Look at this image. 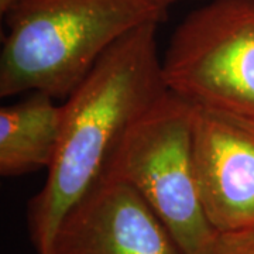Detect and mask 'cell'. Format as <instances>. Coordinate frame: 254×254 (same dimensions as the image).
I'll use <instances>...</instances> for the list:
<instances>
[{"label": "cell", "instance_id": "6da1fadb", "mask_svg": "<svg viewBox=\"0 0 254 254\" xmlns=\"http://www.w3.org/2000/svg\"><path fill=\"white\" fill-rule=\"evenodd\" d=\"M158 21H147L110 47L65 99L63 126L46 184L28 205L38 254H53L57 230L103 174L131 125L164 92Z\"/></svg>", "mask_w": 254, "mask_h": 254}, {"label": "cell", "instance_id": "7a4b0ae2", "mask_svg": "<svg viewBox=\"0 0 254 254\" xmlns=\"http://www.w3.org/2000/svg\"><path fill=\"white\" fill-rule=\"evenodd\" d=\"M165 16L147 0H18L4 16L0 96L66 99L120 37Z\"/></svg>", "mask_w": 254, "mask_h": 254}, {"label": "cell", "instance_id": "3957f363", "mask_svg": "<svg viewBox=\"0 0 254 254\" xmlns=\"http://www.w3.org/2000/svg\"><path fill=\"white\" fill-rule=\"evenodd\" d=\"M193 112L190 102L164 92L127 130L103 171L144 198L185 254H198L216 233L196 181Z\"/></svg>", "mask_w": 254, "mask_h": 254}, {"label": "cell", "instance_id": "277c9868", "mask_svg": "<svg viewBox=\"0 0 254 254\" xmlns=\"http://www.w3.org/2000/svg\"><path fill=\"white\" fill-rule=\"evenodd\" d=\"M167 91L254 122V0H212L175 30L161 60Z\"/></svg>", "mask_w": 254, "mask_h": 254}, {"label": "cell", "instance_id": "5b68a950", "mask_svg": "<svg viewBox=\"0 0 254 254\" xmlns=\"http://www.w3.org/2000/svg\"><path fill=\"white\" fill-rule=\"evenodd\" d=\"M53 254H185L130 184L102 174L66 213Z\"/></svg>", "mask_w": 254, "mask_h": 254}, {"label": "cell", "instance_id": "8992f818", "mask_svg": "<svg viewBox=\"0 0 254 254\" xmlns=\"http://www.w3.org/2000/svg\"><path fill=\"white\" fill-rule=\"evenodd\" d=\"M193 108L195 171L209 223L216 232L254 226V122Z\"/></svg>", "mask_w": 254, "mask_h": 254}, {"label": "cell", "instance_id": "52a82bcc", "mask_svg": "<svg viewBox=\"0 0 254 254\" xmlns=\"http://www.w3.org/2000/svg\"><path fill=\"white\" fill-rule=\"evenodd\" d=\"M63 126V105L43 92L0 109V174L18 177L50 168Z\"/></svg>", "mask_w": 254, "mask_h": 254}, {"label": "cell", "instance_id": "ba28073f", "mask_svg": "<svg viewBox=\"0 0 254 254\" xmlns=\"http://www.w3.org/2000/svg\"><path fill=\"white\" fill-rule=\"evenodd\" d=\"M198 254H254V226L216 232Z\"/></svg>", "mask_w": 254, "mask_h": 254}, {"label": "cell", "instance_id": "9c48e42d", "mask_svg": "<svg viewBox=\"0 0 254 254\" xmlns=\"http://www.w3.org/2000/svg\"><path fill=\"white\" fill-rule=\"evenodd\" d=\"M148 3H151L153 6L158 7V9L167 10L173 3H177V1H181V0H147Z\"/></svg>", "mask_w": 254, "mask_h": 254}, {"label": "cell", "instance_id": "30bf717a", "mask_svg": "<svg viewBox=\"0 0 254 254\" xmlns=\"http://www.w3.org/2000/svg\"><path fill=\"white\" fill-rule=\"evenodd\" d=\"M18 0H0V14L4 17L6 16V13L9 11L16 3H17Z\"/></svg>", "mask_w": 254, "mask_h": 254}]
</instances>
